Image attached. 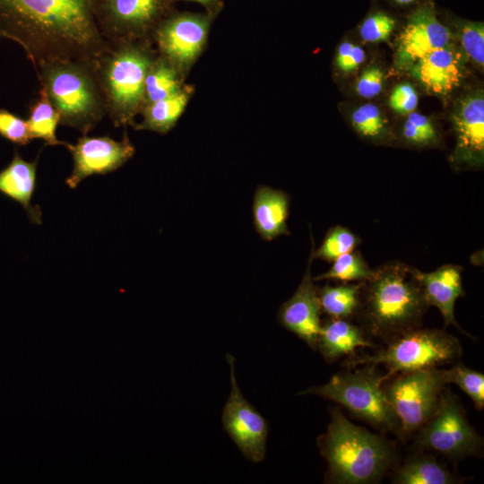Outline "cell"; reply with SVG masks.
Returning a JSON list of instances; mask_svg holds the SVG:
<instances>
[{"instance_id": "obj_1", "label": "cell", "mask_w": 484, "mask_h": 484, "mask_svg": "<svg viewBox=\"0 0 484 484\" xmlns=\"http://www.w3.org/2000/svg\"><path fill=\"white\" fill-rule=\"evenodd\" d=\"M101 0H0V36L19 44L36 70L48 62H97L109 48Z\"/></svg>"}, {"instance_id": "obj_2", "label": "cell", "mask_w": 484, "mask_h": 484, "mask_svg": "<svg viewBox=\"0 0 484 484\" xmlns=\"http://www.w3.org/2000/svg\"><path fill=\"white\" fill-rule=\"evenodd\" d=\"M419 274V270L396 261L373 270L364 281L357 311L367 333L388 341L420 327L429 305Z\"/></svg>"}, {"instance_id": "obj_3", "label": "cell", "mask_w": 484, "mask_h": 484, "mask_svg": "<svg viewBox=\"0 0 484 484\" xmlns=\"http://www.w3.org/2000/svg\"><path fill=\"white\" fill-rule=\"evenodd\" d=\"M326 432L317 438L326 460V480L338 484H368L382 480L396 460L393 444L350 421L339 408L330 411Z\"/></svg>"}, {"instance_id": "obj_4", "label": "cell", "mask_w": 484, "mask_h": 484, "mask_svg": "<svg viewBox=\"0 0 484 484\" xmlns=\"http://www.w3.org/2000/svg\"><path fill=\"white\" fill-rule=\"evenodd\" d=\"M150 39L111 42L96 63L107 115L116 127L133 126L144 105V81L158 52Z\"/></svg>"}, {"instance_id": "obj_5", "label": "cell", "mask_w": 484, "mask_h": 484, "mask_svg": "<svg viewBox=\"0 0 484 484\" xmlns=\"http://www.w3.org/2000/svg\"><path fill=\"white\" fill-rule=\"evenodd\" d=\"M96 63L55 61L36 69L40 88L59 114V124L82 134L91 131L108 114Z\"/></svg>"}, {"instance_id": "obj_6", "label": "cell", "mask_w": 484, "mask_h": 484, "mask_svg": "<svg viewBox=\"0 0 484 484\" xmlns=\"http://www.w3.org/2000/svg\"><path fill=\"white\" fill-rule=\"evenodd\" d=\"M388 378L387 373L382 374L377 366L363 365L353 371L339 372L327 383L310 386L298 394H314L333 401L381 432L402 438L400 420L383 391V384Z\"/></svg>"}, {"instance_id": "obj_7", "label": "cell", "mask_w": 484, "mask_h": 484, "mask_svg": "<svg viewBox=\"0 0 484 484\" xmlns=\"http://www.w3.org/2000/svg\"><path fill=\"white\" fill-rule=\"evenodd\" d=\"M373 354L354 355L348 367L383 365L392 376L417 369L437 367L454 363L462 354L461 343L454 335L438 329L415 328L388 341Z\"/></svg>"}, {"instance_id": "obj_8", "label": "cell", "mask_w": 484, "mask_h": 484, "mask_svg": "<svg viewBox=\"0 0 484 484\" xmlns=\"http://www.w3.org/2000/svg\"><path fill=\"white\" fill-rule=\"evenodd\" d=\"M447 385L445 369L398 373L383 384L385 396L401 423L402 438L416 433L435 413Z\"/></svg>"}, {"instance_id": "obj_9", "label": "cell", "mask_w": 484, "mask_h": 484, "mask_svg": "<svg viewBox=\"0 0 484 484\" xmlns=\"http://www.w3.org/2000/svg\"><path fill=\"white\" fill-rule=\"evenodd\" d=\"M414 446L451 461L482 456L483 439L471 426L459 398L449 389L442 392L432 417L416 432Z\"/></svg>"}, {"instance_id": "obj_10", "label": "cell", "mask_w": 484, "mask_h": 484, "mask_svg": "<svg viewBox=\"0 0 484 484\" xmlns=\"http://www.w3.org/2000/svg\"><path fill=\"white\" fill-rule=\"evenodd\" d=\"M213 19L206 13H170L151 36L158 54L186 77L205 48Z\"/></svg>"}, {"instance_id": "obj_11", "label": "cell", "mask_w": 484, "mask_h": 484, "mask_svg": "<svg viewBox=\"0 0 484 484\" xmlns=\"http://www.w3.org/2000/svg\"><path fill=\"white\" fill-rule=\"evenodd\" d=\"M171 4L170 0H101V30L109 42L151 40L158 24L171 13Z\"/></svg>"}, {"instance_id": "obj_12", "label": "cell", "mask_w": 484, "mask_h": 484, "mask_svg": "<svg viewBox=\"0 0 484 484\" xmlns=\"http://www.w3.org/2000/svg\"><path fill=\"white\" fill-rule=\"evenodd\" d=\"M231 390L222 411L223 428L246 459L254 462L265 457L268 424L241 393L235 376V359L227 354Z\"/></svg>"}, {"instance_id": "obj_13", "label": "cell", "mask_w": 484, "mask_h": 484, "mask_svg": "<svg viewBox=\"0 0 484 484\" xmlns=\"http://www.w3.org/2000/svg\"><path fill=\"white\" fill-rule=\"evenodd\" d=\"M72 154L73 169L65 183L70 188H76L86 177L98 174L112 172L135 152L126 133L122 140L117 141L109 136H88L83 134L75 144L67 143Z\"/></svg>"}, {"instance_id": "obj_14", "label": "cell", "mask_w": 484, "mask_h": 484, "mask_svg": "<svg viewBox=\"0 0 484 484\" xmlns=\"http://www.w3.org/2000/svg\"><path fill=\"white\" fill-rule=\"evenodd\" d=\"M453 42L450 30L441 23L428 6L417 9L399 35L395 65L406 71L419 58Z\"/></svg>"}, {"instance_id": "obj_15", "label": "cell", "mask_w": 484, "mask_h": 484, "mask_svg": "<svg viewBox=\"0 0 484 484\" xmlns=\"http://www.w3.org/2000/svg\"><path fill=\"white\" fill-rule=\"evenodd\" d=\"M314 250L312 246L303 278L292 297L281 306L278 319L284 328L304 341L313 350H316L322 325L320 319L322 311L318 290L311 275Z\"/></svg>"}, {"instance_id": "obj_16", "label": "cell", "mask_w": 484, "mask_h": 484, "mask_svg": "<svg viewBox=\"0 0 484 484\" xmlns=\"http://www.w3.org/2000/svg\"><path fill=\"white\" fill-rule=\"evenodd\" d=\"M456 136L454 160L458 164L480 166L484 157V98L481 92L463 98L453 115Z\"/></svg>"}, {"instance_id": "obj_17", "label": "cell", "mask_w": 484, "mask_h": 484, "mask_svg": "<svg viewBox=\"0 0 484 484\" xmlns=\"http://www.w3.org/2000/svg\"><path fill=\"white\" fill-rule=\"evenodd\" d=\"M454 42L416 61L407 72L429 93L445 96L464 77V57Z\"/></svg>"}, {"instance_id": "obj_18", "label": "cell", "mask_w": 484, "mask_h": 484, "mask_svg": "<svg viewBox=\"0 0 484 484\" xmlns=\"http://www.w3.org/2000/svg\"><path fill=\"white\" fill-rule=\"evenodd\" d=\"M462 271L458 265L446 264L431 272L419 271V277L428 305L439 309L445 326L454 325L460 332L470 336L454 317L455 301L464 296Z\"/></svg>"}, {"instance_id": "obj_19", "label": "cell", "mask_w": 484, "mask_h": 484, "mask_svg": "<svg viewBox=\"0 0 484 484\" xmlns=\"http://www.w3.org/2000/svg\"><path fill=\"white\" fill-rule=\"evenodd\" d=\"M39 156L25 160L17 150L10 163L0 171V194L20 203L30 221L41 224V211L31 200L37 184Z\"/></svg>"}, {"instance_id": "obj_20", "label": "cell", "mask_w": 484, "mask_h": 484, "mask_svg": "<svg viewBox=\"0 0 484 484\" xmlns=\"http://www.w3.org/2000/svg\"><path fill=\"white\" fill-rule=\"evenodd\" d=\"M290 197L279 189L266 186L257 187L253 202V218L256 232L271 241L282 235H290L287 220Z\"/></svg>"}, {"instance_id": "obj_21", "label": "cell", "mask_w": 484, "mask_h": 484, "mask_svg": "<svg viewBox=\"0 0 484 484\" xmlns=\"http://www.w3.org/2000/svg\"><path fill=\"white\" fill-rule=\"evenodd\" d=\"M358 348H375L358 325L342 318H331L321 325L316 350L326 362L333 363L346 356L350 358Z\"/></svg>"}, {"instance_id": "obj_22", "label": "cell", "mask_w": 484, "mask_h": 484, "mask_svg": "<svg viewBox=\"0 0 484 484\" xmlns=\"http://www.w3.org/2000/svg\"><path fill=\"white\" fill-rule=\"evenodd\" d=\"M465 480L452 472L436 456L420 451L408 457L393 474L395 484H454Z\"/></svg>"}, {"instance_id": "obj_23", "label": "cell", "mask_w": 484, "mask_h": 484, "mask_svg": "<svg viewBox=\"0 0 484 484\" xmlns=\"http://www.w3.org/2000/svg\"><path fill=\"white\" fill-rule=\"evenodd\" d=\"M194 86L185 84L175 95L145 104L140 115L143 119L134 123L135 130L152 131L160 134L169 133L185 111L194 93Z\"/></svg>"}, {"instance_id": "obj_24", "label": "cell", "mask_w": 484, "mask_h": 484, "mask_svg": "<svg viewBox=\"0 0 484 484\" xmlns=\"http://www.w3.org/2000/svg\"><path fill=\"white\" fill-rule=\"evenodd\" d=\"M185 79L169 61L157 54L144 81V105L175 95L184 87Z\"/></svg>"}, {"instance_id": "obj_25", "label": "cell", "mask_w": 484, "mask_h": 484, "mask_svg": "<svg viewBox=\"0 0 484 484\" xmlns=\"http://www.w3.org/2000/svg\"><path fill=\"white\" fill-rule=\"evenodd\" d=\"M364 281L324 285L318 290L321 311L331 318L347 319L357 314Z\"/></svg>"}, {"instance_id": "obj_26", "label": "cell", "mask_w": 484, "mask_h": 484, "mask_svg": "<svg viewBox=\"0 0 484 484\" xmlns=\"http://www.w3.org/2000/svg\"><path fill=\"white\" fill-rule=\"evenodd\" d=\"M39 99L30 106L27 120L32 139H42L48 145H64L68 143L57 139L56 132L60 123L59 114L42 88Z\"/></svg>"}, {"instance_id": "obj_27", "label": "cell", "mask_w": 484, "mask_h": 484, "mask_svg": "<svg viewBox=\"0 0 484 484\" xmlns=\"http://www.w3.org/2000/svg\"><path fill=\"white\" fill-rule=\"evenodd\" d=\"M333 262L332 267L327 272L313 278L314 281H366L373 273V270L370 269L359 252L345 253Z\"/></svg>"}, {"instance_id": "obj_28", "label": "cell", "mask_w": 484, "mask_h": 484, "mask_svg": "<svg viewBox=\"0 0 484 484\" xmlns=\"http://www.w3.org/2000/svg\"><path fill=\"white\" fill-rule=\"evenodd\" d=\"M447 384L458 385L472 401L479 411L484 408V375L457 363L449 369H445Z\"/></svg>"}, {"instance_id": "obj_29", "label": "cell", "mask_w": 484, "mask_h": 484, "mask_svg": "<svg viewBox=\"0 0 484 484\" xmlns=\"http://www.w3.org/2000/svg\"><path fill=\"white\" fill-rule=\"evenodd\" d=\"M358 244L359 238L350 229L334 226L328 230L322 245L314 250V257L333 261L338 256L353 251Z\"/></svg>"}, {"instance_id": "obj_30", "label": "cell", "mask_w": 484, "mask_h": 484, "mask_svg": "<svg viewBox=\"0 0 484 484\" xmlns=\"http://www.w3.org/2000/svg\"><path fill=\"white\" fill-rule=\"evenodd\" d=\"M462 52L479 66L484 64V27L481 22H464L458 30Z\"/></svg>"}, {"instance_id": "obj_31", "label": "cell", "mask_w": 484, "mask_h": 484, "mask_svg": "<svg viewBox=\"0 0 484 484\" xmlns=\"http://www.w3.org/2000/svg\"><path fill=\"white\" fill-rule=\"evenodd\" d=\"M351 122L356 131L367 138H377L385 130V120L380 109L373 104H365L351 115Z\"/></svg>"}, {"instance_id": "obj_32", "label": "cell", "mask_w": 484, "mask_h": 484, "mask_svg": "<svg viewBox=\"0 0 484 484\" xmlns=\"http://www.w3.org/2000/svg\"><path fill=\"white\" fill-rule=\"evenodd\" d=\"M402 136L411 143L426 145L436 140V131L426 116L412 112L403 124Z\"/></svg>"}, {"instance_id": "obj_33", "label": "cell", "mask_w": 484, "mask_h": 484, "mask_svg": "<svg viewBox=\"0 0 484 484\" xmlns=\"http://www.w3.org/2000/svg\"><path fill=\"white\" fill-rule=\"evenodd\" d=\"M0 136L22 146L32 140L27 120L4 108H0Z\"/></svg>"}, {"instance_id": "obj_34", "label": "cell", "mask_w": 484, "mask_h": 484, "mask_svg": "<svg viewBox=\"0 0 484 484\" xmlns=\"http://www.w3.org/2000/svg\"><path fill=\"white\" fill-rule=\"evenodd\" d=\"M395 27V21L386 13H376L362 22L359 28L361 38L367 42L388 40Z\"/></svg>"}, {"instance_id": "obj_35", "label": "cell", "mask_w": 484, "mask_h": 484, "mask_svg": "<svg viewBox=\"0 0 484 484\" xmlns=\"http://www.w3.org/2000/svg\"><path fill=\"white\" fill-rule=\"evenodd\" d=\"M390 107L400 114L412 112L418 105V93L410 83L397 85L389 99Z\"/></svg>"}, {"instance_id": "obj_36", "label": "cell", "mask_w": 484, "mask_h": 484, "mask_svg": "<svg viewBox=\"0 0 484 484\" xmlns=\"http://www.w3.org/2000/svg\"><path fill=\"white\" fill-rule=\"evenodd\" d=\"M365 60L364 50L350 42H342L338 48L335 64L343 73L356 70Z\"/></svg>"}, {"instance_id": "obj_37", "label": "cell", "mask_w": 484, "mask_h": 484, "mask_svg": "<svg viewBox=\"0 0 484 484\" xmlns=\"http://www.w3.org/2000/svg\"><path fill=\"white\" fill-rule=\"evenodd\" d=\"M384 73L377 67H369L359 76L356 83L357 93L365 99L376 96L383 88Z\"/></svg>"}, {"instance_id": "obj_38", "label": "cell", "mask_w": 484, "mask_h": 484, "mask_svg": "<svg viewBox=\"0 0 484 484\" xmlns=\"http://www.w3.org/2000/svg\"><path fill=\"white\" fill-rule=\"evenodd\" d=\"M172 3L177 1H193L202 4L206 10V13L215 18L223 8L221 0H170Z\"/></svg>"}, {"instance_id": "obj_39", "label": "cell", "mask_w": 484, "mask_h": 484, "mask_svg": "<svg viewBox=\"0 0 484 484\" xmlns=\"http://www.w3.org/2000/svg\"><path fill=\"white\" fill-rule=\"evenodd\" d=\"M393 1L400 4H411L415 2L416 0H393Z\"/></svg>"}]
</instances>
